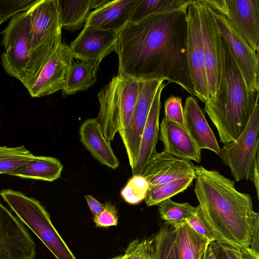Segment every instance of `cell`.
Instances as JSON below:
<instances>
[{
    "mask_svg": "<svg viewBox=\"0 0 259 259\" xmlns=\"http://www.w3.org/2000/svg\"><path fill=\"white\" fill-rule=\"evenodd\" d=\"M187 10L128 23L117 35V75L139 81L166 80L196 97L187 59Z\"/></svg>",
    "mask_w": 259,
    "mask_h": 259,
    "instance_id": "cell-1",
    "label": "cell"
},
{
    "mask_svg": "<svg viewBox=\"0 0 259 259\" xmlns=\"http://www.w3.org/2000/svg\"><path fill=\"white\" fill-rule=\"evenodd\" d=\"M195 174L198 213L215 241L250 246L259 224L250 195L239 192L234 181L218 171L196 165Z\"/></svg>",
    "mask_w": 259,
    "mask_h": 259,
    "instance_id": "cell-2",
    "label": "cell"
},
{
    "mask_svg": "<svg viewBox=\"0 0 259 259\" xmlns=\"http://www.w3.org/2000/svg\"><path fill=\"white\" fill-rule=\"evenodd\" d=\"M220 78L214 101L204 110L215 126L221 143L235 140L243 131L257 103L258 91H249L228 44L218 31Z\"/></svg>",
    "mask_w": 259,
    "mask_h": 259,
    "instance_id": "cell-3",
    "label": "cell"
},
{
    "mask_svg": "<svg viewBox=\"0 0 259 259\" xmlns=\"http://www.w3.org/2000/svg\"><path fill=\"white\" fill-rule=\"evenodd\" d=\"M139 87V81L117 75L98 93L100 109L96 119L108 141L127 125L135 110Z\"/></svg>",
    "mask_w": 259,
    "mask_h": 259,
    "instance_id": "cell-4",
    "label": "cell"
},
{
    "mask_svg": "<svg viewBox=\"0 0 259 259\" xmlns=\"http://www.w3.org/2000/svg\"><path fill=\"white\" fill-rule=\"evenodd\" d=\"M0 196L57 259H76L53 226L49 212L38 200L12 189L2 190Z\"/></svg>",
    "mask_w": 259,
    "mask_h": 259,
    "instance_id": "cell-5",
    "label": "cell"
},
{
    "mask_svg": "<svg viewBox=\"0 0 259 259\" xmlns=\"http://www.w3.org/2000/svg\"><path fill=\"white\" fill-rule=\"evenodd\" d=\"M218 156L230 169L234 180H250L259 160V104L257 103L245 127L234 141L224 144Z\"/></svg>",
    "mask_w": 259,
    "mask_h": 259,
    "instance_id": "cell-6",
    "label": "cell"
},
{
    "mask_svg": "<svg viewBox=\"0 0 259 259\" xmlns=\"http://www.w3.org/2000/svg\"><path fill=\"white\" fill-rule=\"evenodd\" d=\"M30 14L28 10L11 18L2 32L5 52L1 55L4 70L21 82L25 77L30 59L29 32Z\"/></svg>",
    "mask_w": 259,
    "mask_h": 259,
    "instance_id": "cell-7",
    "label": "cell"
},
{
    "mask_svg": "<svg viewBox=\"0 0 259 259\" xmlns=\"http://www.w3.org/2000/svg\"><path fill=\"white\" fill-rule=\"evenodd\" d=\"M224 16L251 49L258 54L259 0H205Z\"/></svg>",
    "mask_w": 259,
    "mask_h": 259,
    "instance_id": "cell-8",
    "label": "cell"
},
{
    "mask_svg": "<svg viewBox=\"0 0 259 259\" xmlns=\"http://www.w3.org/2000/svg\"><path fill=\"white\" fill-rule=\"evenodd\" d=\"M187 59L195 92L201 102L208 101L205 57L197 0L187 9Z\"/></svg>",
    "mask_w": 259,
    "mask_h": 259,
    "instance_id": "cell-9",
    "label": "cell"
},
{
    "mask_svg": "<svg viewBox=\"0 0 259 259\" xmlns=\"http://www.w3.org/2000/svg\"><path fill=\"white\" fill-rule=\"evenodd\" d=\"M207 6L214 18L219 33L226 40L236 60L247 89L252 92L258 91V54L251 49L224 16L213 10L208 5Z\"/></svg>",
    "mask_w": 259,
    "mask_h": 259,
    "instance_id": "cell-10",
    "label": "cell"
},
{
    "mask_svg": "<svg viewBox=\"0 0 259 259\" xmlns=\"http://www.w3.org/2000/svg\"><path fill=\"white\" fill-rule=\"evenodd\" d=\"M36 246L27 229L0 202V259H34Z\"/></svg>",
    "mask_w": 259,
    "mask_h": 259,
    "instance_id": "cell-11",
    "label": "cell"
},
{
    "mask_svg": "<svg viewBox=\"0 0 259 259\" xmlns=\"http://www.w3.org/2000/svg\"><path fill=\"white\" fill-rule=\"evenodd\" d=\"M69 46L61 42L42 66L27 90L39 98L62 90L73 64Z\"/></svg>",
    "mask_w": 259,
    "mask_h": 259,
    "instance_id": "cell-12",
    "label": "cell"
},
{
    "mask_svg": "<svg viewBox=\"0 0 259 259\" xmlns=\"http://www.w3.org/2000/svg\"><path fill=\"white\" fill-rule=\"evenodd\" d=\"M200 20L208 93V102L214 101L220 78V62L218 51V30L212 15L205 0H197Z\"/></svg>",
    "mask_w": 259,
    "mask_h": 259,
    "instance_id": "cell-13",
    "label": "cell"
},
{
    "mask_svg": "<svg viewBox=\"0 0 259 259\" xmlns=\"http://www.w3.org/2000/svg\"><path fill=\"white\" fill-rule=\"evenodd\" d=\"M118 33L93 26H84L69 46L73 58L99 65L107 55L115 52Z\"/></svg>",
    "mask_w": 259,
    "mask_h": 259,
    "instance_id": "cell-14",
    "label": "cell"
},
{
    "mask_svg": "<svg viewBox=\"0 0 259 259\" xmlns=\"http://www.w3.org/2000/svg\"><path fill=\"white\" fill-rule=\"evenodd\" d=\"M28 11L30 53L62 28L57 0H38Z\"/></svg>",
    "mask_w": 259,
    "mask_h": 259,
    "instance_id": "cell-15",
    "label": "cell"
},
{
    "mask_svg": "<svg viewBox=\"0 0 259 259\" xmlns=\"http://www.w3.org/2000/svg\"><path fill=\"white\" fill-rule=\"evenodd\" d=\"M142 176L149 187L172 181L195 178V166L190 160L171 155L164 151L156 153L147 162Z\"/></svg>",
    "mask_w": 259,
    "mask_h": 259,
    "instance_id": "cell-16",
    "label": "cell"
},
{
    "mask_svg": "<svg viewBox=\"0 0 259 259\" xmlns=\"http://www.w3.org/2000/svg\"><path fill=\"white\" fill-rule=\"evenodd\" d=\"M159 128V138L163 143L164 152L180 159L200 162L202 149L185 128L164 117Z\"/></svg>",
    "mask_w": 259,
    "mask_h": 259,
    "instance_id": "cell-17",
    "label": "cell"
},
{
    "mask_svg": "<svg viewBox=\"0 0 259 259\" xmlns=\"http://www.w3.org/2000/svg\"><path fill=\"white\" fill-rule=\"evenodd\" d=\"M185 128L201 149H208L218 155L220 147L196 99L188 97L183 108Z\"/></svg>",
    "mask_w": 259,
    "mask_h": 259,
    "instance_id": "cell-18",
    "label": "cell"
},
{
    "mask_svg": "<svg viewBox=\"0 0 259 259\" xmlns=\"http://www.w3.org/2000/svg\"><path fill=\"white\" fill-rule=\"evenodd\" d=\"M136 1H108L90 13L84 26H93L118 33L128 23Z\"/></svg>",
    "mask_w": 259,
    "mask_h": 259,
    "instance_id": "cell-19",
    "label": "cell"
},
{
    "mask_svg": "<svg viewBox=\"0 0 259 259\" xmlns=\"http://www.w3.org/2000/svg\"><path fill=\"white\" fill-rule=\"evenodd\" d=\"M79 134L80 142L96 160L111 169L118 167L119 160L96 118L85 120L80 126Z\"/></svg>",
    "mask_w": 259,
    "mask_h": 259,
    "instance_id": "cell-20",
    "label": "cell"
},
{
    "mask_svg": "<svg viewBox=\"0 0 259 259\" xmlns=\"http://www.w3.org/2000/svg\"><path fill=\"white\" fill-rule=\"evenodd\" d=\"M164 81L160 84L152 102L143 131L138 159L133 176L142 175L151 158L156 153V146L159 132V115L162 91L165 87Z\"/></svg>",
    "mask_w": 259,
    "mask_h": 259,
    "instance_id": "cell-21",
    "label": "cell"
},
{
    "mask_svg": "<svg viewBox=\"0 0 259 259\" xmlns=\"http://www.w3.org/2000/svg\"><path fill=\"white\" fill-rule=\"evenodd\" d=\"M63 168L62 163L56 158L35 156L33 159L10 172L8 175L51 182L60 177Z\"/></svg>",
    "mask_w": 259,
    "mask_h": 259,
    "instance_id": "cell-22",
    "label": "cell"
},
{
    "mask_svg": "<svg viewBox=\"0 0 259 259\" xmlns=\"http://www.w3.org/2000/svg\"><path fill=\"white\" fill-rule=\"evenodd\" d=\"M175 228L180 259H206L207 248L211 242L195 232L187 223Z\"/></svg>",
    "mask_w": 259,
    "mask_h": 259,
    "instance_id": "cell-23",
    "label": "cell"
},
{
    "mask_svg": "<svg viewBox=\"0 0 259 259\" xmlns=\"http://www.w3.org/2000/svg\"><path fill=\"white\" fill-rule=\"evenodd\" d=\"M99 65L82 60L73 63L64 87L62 97L87 90L96 81Z\"/></svg>",
    "mask_w": 259,
    "mask_h": 259,
    "instance_id": "cell-24",
    "label": "cell"
},
{
    "mask_svg": "<svg viewBox=\"0 0 259 259\" xmlns=\"http://www.w3.org/2000/svg\"><path fill=\"white\" fill-rule=\"evenodd\" d=\"M148 114L134 110L126 127L119 134L133 171L136 165L142 135Z\"/></svg>",
    "mask_w": 259,
    "mask_h": 259,
    "instance_id": "cell-25",
    "label": "cell"
},
{
    "mask_svg": "<svg viewBox=\"0 0 259 259\" xmlns=\"http://www.w3.org/2000/svg\"><path fill=\"white\" fill-rule=\"evenodd\" d=\"M62 28L70 32L80 29L90 13L91 0H57Z\"/></svg>",
    "mask_w": 259,
    "mask_h": 259,
    "instance_id": "cell-26",
    "label": "cell"
},
{
    "mask_svg": "<svg viewBox=\"0 0 259 259\" xmlns=\"http://www.w3.org/2000/svg\"><path fill=\"white\" fill-rule=\"evenodd\" d=\"M191 0H136L128 23L140 21L156 14L187 10Z\"/></svg>",
    "mask_w": 259,
    "mask_h": 259,
    "instance_id": "cell-27",
    "label": "cell"
},
{
    "mask_svg": "<svg viewBox=\"0 0 259 259\" xmlns=\"http://www.w3.org/2000/svg\"><path fill=\"white\" fill-rule=\"evenodd\" d=\"M61 42L62 35L60 31L30 53V59L26 74L21 82L27 90L30 87L42 66Z\"/></svg>",
    "mask_w": 259,
    "mask_h": 259,
    "instance_id": "cell-28",
    "label": "cell"
},
{
    "mask_svg": "<svg viewBox=\"0 0 259 259\" xmlns=\"http://www.w3.org/2000/svg\"><path fill=\"white\" fill-rule=\"evenodd\" d=\"M158 205L160 218L173 227H177L192 217L197 211V206H193L188 202L178 203L167 199Z\"/></svg>",
    "mask_w": 259,
    "mask_h": 259,
    "instance_id": "cell-29",
    "label": "cell"
},
{
    "mask_svg": "<svg viewBox=\"0 0 259 259\" xmlns=\"http://www.w3.org/2000/svg\"><path fill=\"white\" fill-rule=\"evenodd\" d=\"M195 178L172 181L149 187L144 199L147 206L157 205L187 189Z\"/></svg>",
    "mask_w": 259,
    "mask_h": 259,
    "instance_id": "cell-30",
    "label": "cell"
},
{
    "mask_svg": "<svg viewBox=\"0 0 259 259\" xmlns=\"http://www.w3.org/2000/svg\"><path fill=\"white\" fill-rule=\"evenodd\" d=\"M153 238L156 259H180L174 227L165 223Z\"/></svg>",
    "mask_w": 259,
    "mask_h": 259,
    "instance_id": "cell-31",
    "label": "cell"
},
{
    "mask_svg": "<svg viewBox=\"0 0 259 259\" xmlns=\"http://www.w3.org/2000/svg\"><path fill=\"white\" fill-rule=\"evenodd\" d=\"M35 157L24 146L15 147L0 146V174L8 175Z\"/></svg>",
    "mask_w": 259,
    "mask_h": 259,
    "instance_id": "cell-32",
    "label": "cell"
},
{
    "mask_svg": "<svg viewBox=\"0 0 259 259\" xmlns=\"http://www.w3.org/2000/svg\"><path fill=\"white\" fill-rule=\"evenodd\" d=\"M149 185L142 175H134L121 191L124 200L131 204H137L145 199Z\"/></svg>",
    "mask_w": 259,
    "mask_h": 259,
    "instance_id": "cell-33",
    "label": "cell"
},
{
    "mask_svg": "<svg viewBox=\"0 0 259 259\" xmlns=\"http://www.w3.org/2000/svg\"><path fill=\"white\" fill-rule=\"evenodd\" d=\"M124 259H156L153 238L136 239L128 244Z\"/></svg>",
    "mask_w": 259,
    "mask_h": 259,
    "instance_id": "cell-34",
    "label": "cell"
},
{
    "mask_svg": "<svg viewBox=\"0 0 259 259\" xmlns=\"http://www.w3.org/2000/svg\"><path fill=\"white\" fill-rule=\"evenodd\" d=\"M38 0H0V17L2 23L9 18L28 10Z\"/></svg>",
    "mask_w": 259,
    "mask_h": 259,
    "instance_id": "cell-35",
    "label": "cell"
},
{
    "mask_svg": "<svg viewBox=\"0 0 259 259\" xmlns=\"http://www.w3.org/2000/svg\"><path fill=\"white\" fill-rule=\"evenodd\" d=\"M164 113L166 119L185 128L181 97L171 96L167 98L164 103Z\"/></svg>",
    "mask_w": 259,
    "mask_h": 259,
    "instance_id": "cell-36",
    "label": "cell"
},
{
    "mask_svg": "<svg viewBox=\"0 0 259 259\" xmlns=\"http://www.w3.org/2000/svg\"><path fill=\"white\" fill-rule=\"evenodd\" d=\"M210 244L215 259H240L238 246L218 241Z\"/></svg>",
    "mask_w": 259,
    "mask_h": 259,
    "instance_id": "cell-37",
    "label": "cell"
},
{
    "mask_svg": "<svg viewBox=\"0 0 259 259\" xmlns=\"http://www.w3.org/2000/svg\"><path fill=\"white\" fill-rule=\"evenodd\" d=\"M105 204V209L100 214L94 217V222L99 227L117 226L118 217L114 206L109 202H106Z\"/></svg>",
    "mask_w": 259,
    "mask_h": 259,
    "instance_id": "cell-38",
    "label": "cell"
},
{
    "mask_svg": "<svg viewBox=\"0 0 259 259\" xmlns=\"http://www.w3.org/2000/svg\"><path fill=\"white\" fill-rule=\"evenodd\" d=\"M186 223L195 232L200 235L208 239L211 242L215 241L214 238L199 217L198 211L195 215L188 219Z\"/></svg>",
    "mask_w": 259,
    "mask_h": 259,
    "instance_id": "cell-39",
    "label": "cell"
},
{
    "mask_svg": "<svg viewBox=\"0 0 259 259\" xmlns=\"http://www.w3.org/2000/svg\"><path fill=\"white\" fill-rule=\"evenodd\" d=\"M88 205L94 217L102 212L106 208V204L98 201L91 195H84Z\"/></svg>",
    "mask_w": 259,
    "mask_h": 259,
    "instance_id": "cell-40",
    "label": "cell"
},
{
    "mask_svg": "<svg viewBox=\"0 0 259 259\" xmlns=\"http://www.w3.org/2000/svg\"><path fill=\"white\" fill-rule=\"evenodd\" d=\"M240 259H259L258 252L246 246H238Z\"/></svg>",
    "mask_w": 259,
    "mask_h": 259,
    "instance_id": "cell-41",
    "label": "cell"
},
{
    "mask_svg": "<svg viewBox=\"0 0 259 259\" xmlns=\"http://www.w3.org/2000/svg\"><path fill=\"white\" fill-rule=\"evenodd\" d=\"M259 160H257L254 165L250 180L253 182L255 188L257 198L259 197Z\"/></svg>",
    "mask_w": 259,
    "mask_h": 259,
    "instance_id": "cell-42",
    "label": "cell"
},
{
    "mask_svg": "<svg viewBox=\"0 0 259 259\" xmlns=\"http://www.w3.org/2000/svg\"><path fill=\"white\" fill-rule=\"evenodd\" d=\"M258 228L259 224H257L251 241L250 245L252 249L258 252Z\"/></svg>",
    "mask_w": 259,
    "mask_h": 259,
    "instance_id": "cell-43",
    "label": "cell"
},
{
    "mask_svg": "<svg viewBox=\"0 0 259 259\" xmlns=\"http://www.w3.org/2000/svg\"><path fill=\"white\" fill-rule=\"evenodd\" d=\"M109 0H91V8L96 9L108 2Z\"/></svg>",
    "mask_w": 259,
    "mask_h": 259,
    "instance_id": "cell-44",
    "label": "cell"
},
{
    "mask_svg": "<svg viewBox=\"0 0 259 259\" xmlns=\"http://www.w3.org/2000/svg\"><path fill=\"white\" fill-rule=\"evenodd\" d=\"M206 259H215L211 244H210L207 248Z\"/></svg>",
    "mask_w": 259,
    "mask_h": 259,
    "instance_id": "cell-45",
    "label": "cell"
},
{
    "mask_svg": "<svg viewBox=\"0 0 259 259\" xmlns=\"http://www.w3.org/2000/svg\"><path fill=\"white\" fill-rule=\"evenodd\" d=\"M110 259H124L123 255H118Z\"/></svg>",
    "mask_w": 259,
    "mask_h": 259,
    "instance_id": "cell-46",
    "label": "cell"
},
{
    "mask_svg": "<svg viewBox=\"0 0 259 259\" xmlns=\"http://www.w3.org/2000/svg\"><path fill=\"white\" fill-rule=\"evenodd\" d=\"M2 23V20H1V18L0 17V25Z\"/></svg>",
    "mask_w": 259,
    "mask_h": 259,
    "instance_id": "cell-47",
    "label": "cell"
},
{
    "mask_svg": "<svg viewBox=\"0 0 259 259\" xmlns=\"http://www.w3.org/2000/svg\"><path fill=\"white\" fill-rule=\"evenodd\" d=\"M123 257H124V256H123Z\"/></svg>",
    "mask_w": 259,
    "mask_h": 259,
    "instance_id": "cell-48",
    "label": "cell"
}]
</instances>
